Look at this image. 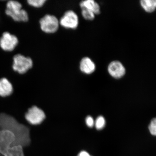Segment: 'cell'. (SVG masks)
<instances>
[{
    "mask_svg": "<svg viewBox=\"0 0 156 156\" xmlns=\"http://www.w3.org/2000/svg\"><path fill=\"white\" fill-rule=\"evenodd\" d=\"M18 43L17 37L9 32L4 33L0 38V47L5 51H11L14 50Z\"/></svg>",
    "mask_w": 156,
    "mask_h": 156,
    "instance_id": "obj_8",
    "label": "cell"
},
{
    "mask_svg": "<svg viewBox=\"0 0 156 156\" xmlns=\"http://www.w3.org/2000/svg\"><path fill=\"white\" fill-rule=\"evenodd\" d=\"M149 130L152 135L155 136L156 134V120L155 118H154L151 121L149 126Z\"/></svg>",
    "mask_w": 156,
    "mask_h": 156,
    "instance_id": "obj_17",
    "label": "cell"
},
{
    "mask_svg": "<svg viewBox=\"0 0 156 156\" xmlns=\"http://www.w3.org/2000/svg\"><path fill=\"white\" fill-rule=\"evenodd\" d=\"M40 23L42 30L46 33H54L57 31L59 27V21L53 15H45L40 20Z\"/></svg>",
    "mask_w": 156,
    "mask_h": 156,
    "instance_id": "obj_4",
    "label": "cell"
},
{
    "mask_svg": "<svg viewBox=\"0 0 156 156\" xmlns=\"http://www.w3.org/2000/svg\"><path fill=\"white\" fill-rule=\"evenodd\" d=\"M16 137L14 132L9 130H0V155L4 156L8 149L14 145Z\"/></svg>",
    "mask_w": 156,
    "mask_h": 156,
    "instance_id": "obj_2",
    "label": "cell"
},
{
    "mask_svg": "<svg viewBox=\"0 0 156 156\" xmlns=\"http://www.w3.org/2000/svg\"><path fill=\"white\" fill-rule=\"evenodd\" d=\"M79 67L81 72L87 75L93 74L96 69L94 62L88 56L83 57L81 59Z\"/></svg>",
    "mask_w": 156,
    "mask_h": 156,
    "instance_id": "obj_9",
    "label": "cell"
},
{
    "mask_svg": "<svg viewBox=\"0 0 156 156\" xmlns=\"http://www.w3.org/2000/svg\"><path fill=\"white\" fill-rule=\"evenodd\" d=\"M4 156H24L22 146H12L7 151Z\"/></svg>",
    "mask_w": 156,
    "mask_h": 156,
    "instance_id": "obj_13",
    "label": "cell"
},
{
    "mask_svg": "<svg viewBox=\"0 0 156 156\" xmlns=\"http://www.w3.org/2000/svg\"><path fill=\"white\" fill-rule=\"evenodd\" d=\"M78 156H91L86 151H82L79 153Z\"/></svg>",
    "mask_w": 156,
    "mask_h": 156,
    "instance_id": "obj_19",
    "label": "cell"
},
{
    "mask_svg": "<svg viewBox=\"0 0 156 156\" xmlns=\"http://www.w3.org/2000/svg\"><path fill=\"white\" fill-rule=\"evenodd\" d=\"M81 14L84 19L88 21H92L95 19V15L93 12L87 9H82Z\"/></svg>",
    "mask_w": 156,
    "mask_h": 156,
    "instance_id": "obj_14",
    "label": "cell"
},
{
    "mask_svg": "<svg viewBox=\"0 0 156 156\" xmlns=\"http://www.w3.org/2000/svg\"><path fill=\"white\" fill-rule=\"evenodd\" d=\"M59 23L65 28L76 29L79 25V17L75 12L72 10H69L63 14Z\"/></svg>",
    "mask_w": 156,
    "mask_h": 156,
    "instance_id": "obj_5",
    "label": "cell"
},
{
    "mask_svg": "<svg viewBox=\"0 0 156 156\" xmlns=\"http://www.w3.org/2000/svg\"><path fill=\"white\" fill-rule=\"evenodd\" d=\"M6 14L14 20L18 22H26L28 20L27 12L22 9L21 4L17 1H9L7 4Z\"/></svg>",
    "mask_w": 156,
    "mask_h": 156,
    "instance_id": "obj_1",
    "label": "cell"
},
{
    "mask_svg": "<svg viewBox=\"0 0 156 156\" xmlns=\"http://www.w3.org/2000/svg\"><path fill=\"white\" fill-rule=\"evenodd\" d=\"M13 62V69L20 74H24L33 66L31 58L25 57L21 54H17L14 56Z\"/></svg>",
    "mask_w": 156,
    "mask_h": 156,
    "instance_id": "obj_3",
    "label": "cell"
},
{
    "mask_svg": "<svg viewBox=\"0 0 156 156\" xmlns=\"http://www.w3.org/2000/svg\"><path fill=\"white\" fill-rule=\"evenodd\" d=\"M109 75L115 80H120L126 75V69L125 66L119 60L111 62L107 68Z\"/></svg>",
    "mask_w": 156,
    "mask_h": 156,
    "instance_id": "obj_7",
    "label": "cell"
},
{
    "mask_svg": "<svg viewBox=\"0 0 156 156\" xmlns=\"http://www.w3.org/2000/svg\"><path fill=\"white\" fill-rule=\"evenodd\" d=\"M25 118L31 125L36 126L43 122L46 118V115L42 109L36 106H33L28 109Z\"/></svg>",
    "mask_w": 156,
    "mask_h": 156,
    "instance_id": "obj_6",
    "label": "cell"
},
{
    "mask_svg": "<svg viewBox=\"0 0 156 156\" xmlns=\"http://www.w3.org/2000/svg\"><path fill=\"white\" fill-rule=\"evenodd\" d=\"M13 91V86L6 78L0 79V96L3 97L9 96Z\"/></svg>",
    "mask_w": 156,
    "mask_h": 156,
    "instance_id": "obj_11",
    "label": "cell"
},
{
    "mask_svg": "<svg viewBox=\"0 0 156 156\" xmlns=\"http://www.w3.org/2000/svg\"><path fill=\"white\" fill-rule=\"evenodd\" d=\"M86 122L87 126L89 128H92L94 126V124H95L94 120L90 116H89L86 118Z\"/></svg>",
    "mask_w": 156,
    "mask_h": 156,
    "instance_id": "obj_18",
    "label": "cell"
},
{
    "mask_svg": "<svg viewBox=\"0 0 156 156\" xmlns=\"http://www.w3.org/2000/svg\"><path fill=\"white\" fill-rule=\"evenodd\" d=\"M140 4L142 9L147 13H152L156 9L155 0H141Z\"/></svg>",
    "mask_w": 156,
    "mask_h": 156,
    "instance_id": "obj_12",
    "label": "cell"
},
{
    "mask_svg": "<svg viewBox=\"0 0 156 156\" xmlns=\"http://www.w3.org/2000/svg\"><path fill=\"white\" fill-rule=\"evenodd\" d=\"M46 0H29L27 1L29 5L36 8L41 7L46 2Z\"/></svg>",
    "mask_w": 156,
    "mask_h": 156,
    "instance_id": "obj_16",
    "label": "cell"
},
{
    "mask_svg": "<svg viewBox=\"0 0 156 156\" xmlns=\"http://www.w3.org/2000/svg\"><path fill=\"white\" fill-rule=\"evenodd\" d=\"M94 124H95L96 129L98 130H101L105 126V119L103 117L100 116L98 117Z\"/></svg>",
    "mask_w": 156,
    "mask_h": 156,
    "instance_id": "obj_15",
    "label": "cell"
},
{
    "mask_svg": "<svg viewBox=\"0 0 156 156\" xmlns=\"http://www.w3.org/2000/svg\"><path fill=\"white\" fill-rule=\"evenodd\" d=\"M80 6L82 9H87L93 12L95 15L101 13V8L99 4L94 0H86L81 1Z\"/></svg>",
    "mask_w": 156,
    "mask_h": 156,
    "instance_id": "obj_10",
    "label": "cell"
}]
</instances>
